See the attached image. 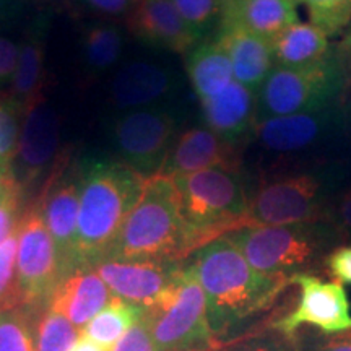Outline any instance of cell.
Wrapping results in <instances>:
<instances>
[{
	"instance_id": "cell-1",
	"label": "cell",
	"mask_w": 351,
	"mask_h": 351,
	"mask_svg": "<svg viewBox=\"0 0 351 351\" xmlns=\"http://www.w3.org/2000/svg\"><path fill=\"white\" fill-rule=\"evenodd\" d=\"M187 258L204 289L208 324L219 345L262 327L258 324L291 285L258 274L226 236L204 244Z\"/></svg>"
},
{
	"instance_id": "cell-2",
	"label": "cell",
	"mask_w": 351,
	"mask_h": 351,
	"mask_svg": "<svg viewBox=\"0 0 351 351\" xmlns=\"http://www.w3.org/2000/svg\"><path fill=\"white\" fill-rule=\"evenodd\" d=\"M145 181L119 160H91L80 166L75 271L95 269L104 261Z\"/></svg>"
},
{
	"instance_id": "cell-3",
	"label": "cell",
	"mask_w": 351,
	"mask_h": 351,
	"mask_svg": "<svg viewBox=\"0 0 351 351\" xmlns=\"http://www.w3.org/2000/svg\"><path fill=\"white\" fill-rule=\"evenodd\" d=\"M191 254L173 179L148 178L104 261H186Z\"/></svg>"
},
{
	"instance_id": "cell-4",
	"label": "cell",
	"mask_w": 351,
	"mask_h": 351,
	"mask_svg": "<svg viewBox=\"0 0 351 351\" xmlns=\"http://www.w3.org/2000/svg\"><path fill=\"white\" fill-rule=\"evenodd\" d=\"M225 236L258 274L289 283L298 275L324 270L328 254L341 245L328 221L245 226Z\"/></svg>"
},
{
	"instance_id": "cell-5",
	"label": "cell",
	"mask_w": 351,
	"mask_h": 351,
	"mask_svg": "<svg viewBox=\"0 0 351 351\" xmlns=\"http://www.w3.org/2000/svg\"><path fill=\"white\" fill-rule=\"evenodd\" d=\"M171 179L192 252L243 226L251 195L239 171L204 169Z\"/></svg>"
},
{
	"instance_id": "cell-6",
	"label": "cell",
	"mask_w": 351,
	"mask_h": 351,
	"mask_svg": "<svg viewBox=\"0 0 351 351\" xmlns=\"http://www.w3.org/2000/svg\"><path fill=\"white\" fill-rule=\"evenodd\" d=\"M339 181V174L330 169L269 179L251 195L241 228L327 221Z\"/></svg>"
},
{
	"instance_id": "cell-7",
	"label": "cell",
	"mask_w": 351,
	"mask_h": 351,
	"mask_svg": "<svg viewBox=\"0 0 351 351\" xmlns=\"http://www.w3.org/2000/svg\"><path fill=\"white\" fill-rule=\"evenodd\" d=\"M346 77L339 44L326 60L306 69L275 67L257 95V121L314 111L343 101Z\"/></svg>"
},
{
	"instance_id": "cell-8",
	"label": "cell",
	"mask_w": 351,
	"mask_h": 351,
	"mask_svg": "<svg viewBox=\"0 0 351 351\" xmlns=\"http://www.w3.org/2000/svg\"><path fill=\"white\" fill-rule=\"evenodd\" d=\"M145 315L155 351H217L221 346L208 324L204 289L187 261L169 296Z\"/></svg>"
},
{
	"instance_id": "cell-9",
	"label": "cell",
	"mask_w": 351,
	"mask_h": 351,
	"mask_svg": "<svg viewBox=\"0 0 351 351\" xmlns=\"http://www.w3.org/2000/svg\"><path fill=\"white\" fill-rule=\"evenodd\" d=\"M178 135V117L163 104L119 112L109 125L119 161L145 179L160 174Z\"/></svg>"
},
{
	"instance_id": "cell-10",
	"label": "cell",
	"mask_w": 351,
	"mask_h": 351,
	"mask_svg": "<svg viewBox=\"0 0 351 351\" xmlns=\"http://www.w3.org/2000/svg\"><path fill=\"white\" fill-rule=\"evenodd\" d=\"M16 276L21 304L44 311L60 283L59 258L39 204L21 215L16 230Z\"/></svg>"
},
{
	"instance_id": "cell-11",
	"label": "cell",
	"mask_w": 351,
	"mask_h": 351,
	"mask_svg": "<svg viewBox=\"0 0 351 351\" xmlns=\"http://www.w3.org/2000/svg\"><path fill=\"white\" fill-rule=\"evenodd\" d=\"M346 125L343 101L293 116L267 117L256 122L254 135L274 155H298L337 138Z\"/></svg>"
},
{
	"instance_id": "cell-12",
	"label": "cell",
	"mask_w": 351,
	"mask_h": 351,
	"mask_svg": "<svg viewBox=\"0 0 351 351\" xmlns=\"http://www.w3.org/2000/svg\"><path fill=\"white\" fill-rule=\"evenodd\" d=\"M184 261H103L95 267L114 298L145 311L160 306L178 285Z\"/></svg>"
},
{
	"instance_id": "cell-13",
	"label": "cell",
	"mask_w": 351,
	"mask_h": 351,
	"mask_svg": "<svg viewBox=\"0 0 351 351\" xmlns=\"http://www.w3.org/2000/svg\"><path fill=\"white\" fill-rule=\"evenodd\" d=\"M291 285L300 287V301L274 327L287 335H296L302 327H314L320 332L335 333L351 328L350 301L343 285L326 282L314 274L298 275Z\"/></svg>"
},
{
	"instance_id": "cell-14",
	"label": "cell",
	"mask_w": 351,
	"mask_h": 351,
	"mask_svg": "<svg viewBox=\"0 0 351 351\" xmlns=\"http://www.w3.org/2000/svg\"><path fill=\"white\" fill-rule=\"evenodd\" d=\"M59 114L43 95L38 96L23 112L19 147L12 163L13 176L21 192L26 186L36 182L44 171L49 169L59 150Z\"/></svg>"
},
{
	"instance_id": "cell-15",
	"label": "cell",
	"mask_w": 351,
	"mask_h": 351,
	"mask_svg": "<svg viewBox=\"0 0 351 351\" xmlns=\"http://www.w3.org/2000/svg\"><path fill=\"white\" fill-rule=\"evenodd\" d=\"M78 207H80V169L77 171V174L69 173L52 179L51 187L44 192L39 202L44 223L54 241L62 280L75 271Z\"/></svg>"
},
{
	"instance_id": "cell-16",
	"label": "cell",
	"mask_w": 351,
	"mask_h": 351,
	"mask_svg": "<svg viewBox=\"0 0 351 351\" xmlns=\"http://www.w3.org/2000/svg\"><path fill=\"white\" fill-rule=\"evenodd\" d=\"M178 90V77L169 65L135 59L121 65L109 86V103L116 111L161 106Z\"/></svg>"
},
{
	"instance_id": "cell-17",
	"label": "cell",
	"mask_w": 351,
	"mask_h": 351,
	"mask_svg": "<svg viewBox=\"0 0 351 351\" xmlns=\"http://www.w3.org/2000/svg\"><path fill=\"white\" fill-rule=\"evenodd\" d=\"M239 166L236 143L221 138L208 127H192L176 137L158 176L171 179L204 169L239 171Z\"/></svg>"
},
{
	"instance_id": "cell-18",
	"label": "cell",
	"mask_w": 351,
	"mask_h": 351,
	"mask_svg": "<svg viewBox=\"0 0 351 351\" xmlns=\"http://www.w3.org/2000/svg\"><path fill=\"white\" fill-rule=\"evenodd\" d=\"M129 32L145 44L178 54L200 43L171 0H137L129 15Z\"/></svg>"
},
{
	"instance_id": "cell-19",
	"label": "cell",
	"mask_w": 351,
	"mask_h": 351,
	"mask_svg": "<svg viewBox=\"0 0 351 351\" xmlns=\"http://www.w3.org/2000/svg\"><path fill=\"white\" fill-rule=\"evenodd\" d=\"M205 125L228 142L238 145L254 132L257 122V95L234 80L221 93L200 101Z\"/></svg>"
},
{
	"instance_id": "cell-20",
	"label": "cell",
	"mask_w": 351,
	"mask_h": 351,
	"mask_svg": "<svg viewBox=\"0 0 351 351\" xmlns=\"http://www.w3.org/2000/svg\"><path fill=\"white\" fill-rule=\"evenodd\" d=\"M213 41L225 51L241 85L257 91L275 69L271 41L231 25H218Z\"/></svg>"
},
{
	"instance_id": "cell-21",
	"label": "cell",
	"mask_w": 351,
	"mask_h": 351,
	"mask_svg": "<svg viewBox=\"0 0 351 351\" xmlns=\"http://www.w3.org/2000/svg\"><path fill=\"white\" fill-rule=\"evenodd\" d=\"M112 293L93 269L77 270L57 285L47 307L82 328L112 301Z\"/></svg>"
},
{
	"instance_id": "cell-22",
	"label": "cell",
	"mask_w": 351,
	"mask_h": 351,
	"mask_svg": "<svg viewBox=\"0 0 351 351\" xmlns=\"http://www.w3.org/2000/svg\"><path fill=\"white\" fill-rule=\"evenodd\" d=\"M296 0H225L219 25H231L274 41L300 21Z\"/></svg>"
},
{
	"instance_id": "cell-23",
	"label": "cell",
	"mask_w": 351,
	"mask_h": 351,
	"mask_svg": "<svg viewBox=\"0 0 351 351\" xmlns=\"http://www.w3.org/2000/svg\"><path fill=\"white\" fill-rule=\"evenodd\" d=\"M47 32H49V21L39 16L33 21L23 41L20 43L19 64L8 96L23 109V112L38 96H41Z\"/></svg>"
},
{
	"instance_id": "cell-24",
	"label": "cell",
	"mask_w": 351,
	"mask_h": 351,
	"mask_svg": "<svg viewBox=\"0 0 351 351\" xmlns=\"http://www.w3.org/2000/svg\"><path fill=\"white\" fill-rule=\"evenodd\" d=\"M335 44L311 23L291 25L271 41L275 67L306 69L326 60Z\"/></svg>"
},
{
	"instance_id": "cell-25",
	"label": "cell",
	"mask_w": 351,
	"mask_h": 351,
	"mask_svg": "<svg viewBox=\"0 0 351 351\" xmlns=\"http://www.w3.org/2000/svg\"><path fill=\"white\" fill-rule=\"evenodd\" d=\"M186 70L191 85L200 101L221 93L236 80L230 59L213 39L197 44L189 52Z\"/></svg>"
},
{
	"instance_id": "cell-26",
	"label": "cell",
	"mask_w": 351,
	"mask_h": 351,
	"mask_svg": "<svg viewBox=\"0 0 351 351\" xmlns=\"http://www.w3.org/2000/svg\"><path fill=\"white\" fill-rule=\"evenodd\" d=\"M124 33L117 25L93 23L85 28L80 54L86 77H98L117 65L124 52Z\"/></svg>"
},
{
	"instance_id": "cell-27",
	"label": "cell",
	"mask_w": 351,
	"mask_h": 351,
	"mask_svg": "<svg viewBox=\"0 0 351 351\" xmlns=\"http://www.w3.org/2000/svg\"><path fill=\"white\" fill-rule=\"evenodd\" d=\"M143 313V307L112 298V301L82 328V335L106 348H114L142 319Z\"/></svg>"
},
{
	"instance_id": "cell-28",
	"label": "cell",
	"mask_w": 351,
	"mask_h": 351,
	"mask_svg": "<svg viewBox=\"0 0 351 351\" xmlns=\"http://www.w3.org/2000/svg\"><path fill=\"white\" fill-rule=\"evenodd\" d=\"M41 313L26 306L0 313V351H36L34 330Z\"/></svg>"
},
{
	"instance_id": "cell-29",
	"label": "cell",
	"mask_w": 351,
	"mask_h": 351,
	"mask_svg": "<svg viewBox=\"0 0 351 351\" xmlns=\"http://www.w3.org/2000/svg\"><path fill=\"white\" fill-rule=\"evenodd\" d=\"M82 337V330L56 311L46 309L39 314L34 330L36 351H70Z\"/></svg>"
},
{
	"instance_id": "cell-30",
	"label": "cell",
	"mask_w": 351,
	"mask_h": 351,
	"mask_svg": "<svg viewBox=\"0 0 351 351\" xmlns=\"http://www.w3.org/2000/svg\"><path fill=\"white\" fill-rule=\"evenodd\" d=\"M306 7L311 25L326 36L343 34L351 23V0H296Z\"/></svg>"
},
{
	"instance_id": "cell-31",
	"label": "cell",
	"mask_w": 351,
	"mask_h": 351,
	"mask_svg": "<svg viewBox=\"0 0 351 351\" xmlns=\"http://www.w3.org/2000/svg\"><path fill=\"white\" fill-rule=\"evenodd\" d=\"M217 351H300V348L295 335H287L274 324H265L238 340L221 345Z\"/></svg>"
},
{
	"instance_id": "cell-32",
	"label": "cell",
	"mask_w": 351,
	"mask_h": 351,
	"mask_svg": "<svg viewBox=\"0 0 351 351\" xmlns=\"http://www.w3.org/2000/svg\"><path fill=\"white\" fill-rule=\"evenodd\" d=\"M189 28L199 39L219 25L225 0H171Z\"/></svg>"
},
{
	"instance_id": "cell-33",
	"label": "cell",
	"mask_w": 351,
	"mask_h": 351,
	"mask_svg": "<svg viewBox=\"0 0 351 351\" xmlns=\"http://www.w3.org/2000/svg\"><path fill=\"white\" fill-rule=\"evenodd\" d=\"M21 304L16 276V232L0 245V313Z\"/></svg>"
},
{
	"instance_id": "cell-34",
	"label": "cell",
	"mask_w": 351,
	"mask_h": 351,
	"mask_svg": "<svg viewBox=\"0 0 351 351\" xmlns=\"http://www.w3.org/2000/svg\"><path fill=\"white\" fill-rule=\"evenodd\" d=\"M23 109L10 96H0V165L10 166L19 147Z\"/></svg>"
},
{
	"instance_id": "cell-35",
	"label": "cell",
	"mask_w": 351,
	"mask_h": 351,
	"mask_svg": "<svg viewBox=\"0 0 351 351\" xmlns=\"http://www.w3.org/2000/svg\"><path fill=\"white\" fill-rule=\"evenodd\" d=\"M295 337L300 351H351V328L326 333L313 327H302Z\"/></svg>"
},
{
	"instance_id": "cell-36",
	"label": "cell",
	"mask_w": 351,
	"mask_h": 351,
	"mask_svg": "<svg viewBox=\"0 0 351 351\" xmlns=\"http://www.w3.org/2000/svg\"><path fill=\"white\" fill-rule=\"evenodd\" d=\"M327 221L339 232L341 244L351 243V184L337 191L328 210Z\"/></svg>"
},
{
	"instance_id": "cell-37",
	"label": "cell",
	"mask_w": 351,
	"mask_h": 351,
	"mask_svg": "<svg viewBox=\"0 0 351 351\" xmlns=\"http://www.w3.org/2000/svg\"><path fill=\"white\" fill-rule=\"evenodd\" d=\"M324 270L340 285H351V244H341L328 254Z\"/></svg>"
},
{
	"instance_id": "cell-38",
	"label": "cell",
	"mask_w": 351,
	"mask_h": 351,
	"mask_svg": "<svg viewBox=\"0 0 351 351\" xmlns=\"http://www.w3.org/2000/svg\"><path fill=\"white\" fill-rule=\"evenodd\" d=\"M114 351H155L145 313L142 319L122 337L119 343L114 346Z\"/></svg>"
},
{
	"instance_id": "cell-39",
	"label": "cell",
	"mask_w": 351,
	"mask_h": 351,
	"mask_svg": "<svg viewBox=\"0 0 351 351\" xmlns=\"http://www.w3.org/2000/svg\"><path fill=\"white\" fill-rule=\"evenodd\" d=\"M20 197L21 194H12L0 200V245L15 234L20 225Z\"/></svg>"
},
{
	"instance_id": "cell-40",
	"label": "cell",
	"mask_w": 351,
	"mask_h": 351,
	"mask_svg": "<svg viewBox=\"0 0 351 351\" xmlns=\"http://www.w3.org/2000/svg\"><path fill=\"white\" fill-rule=\"evenodd\" d=\"M20 44L0 34V88L12 85L19 64Z\"/></svg>"
},
{
	"instance_id": "cell-41",
	"label": "cell",
	"mask_w": 351,
	"mask_h": 351,
	"mask_svg": "<svg viewBox=\"0 0 351 351\" xmlns=\"http://www.w3.org/2000/svg\"><path fill=\"white\" fill-rule=\"evenodd\" d=\"M85 2L88 3V7L93 8L101 15L117 16L129 12L132 5L137 3V0H85Z\"/></svg>"
},
{
	"instance_id": "cell-42",
	"label": "cell",
	"mask_w": 351,
	"mask_h": 351,
	"mask_svg": "<svg viewBox=\"0 0 351 351\" xmlns=\"http://www.w3.org/2000/svg\"><path fill=\"white\" fill-rule=\"evenodd\" d=\"M21 194V189L16 182L10 166L0 165V200L12 194Z\"/></svg>"
},
{
	"instance_id": "cell-43",
	"label": "cell",
	"mask_w": 351,
	"mask_h": 351,
	"mask_svg": "<svg viewBox=\"0 0 351 351\" xmlns=\"http://www.w3.org/2000/svg\"><path fill=\"white\" fill-rule=\"evenodd\" d=\"M339 52L341 57V64H343L345 77H346V90L351 86V23L346 32L343 33V39L339 44Z\"/></svg>"
},
{
	"instance_id": "cell-44",
	"label": "cell",
	"mask_w": 351,
	"mask_h": 351,
	"mask_svg": "<svg viewBox=\"0 0 351 351\" xmlns=\"http://www.w3.org/2000/svg\"><path fill=\"white\" fill-rule=\"evenodd\" d=\"M19 12V0H0V28L10 23Z\"/></svg>"
},
{
	"instance_id": "cell-45",
	"label": "cell",
	"mask_w": 351,
	"mask_h": 351,
	"mask_svg": "<svg viewBox=\"0 0 351 351\" xmlns=\"http://www.w3.org/2000/svg\"><path fill=\"white\" fill-rule=\"evenodd\" d=\"M70 351H114V348H106V346L98 345L96 341L86 339V337L82 335Z\"/></svg>"
},
{
	"instance_id": "cell-46",
	"label": "cell",
	"mask_w": 351,
	"mask_h": 351,
	"mask_svg": "<svg viewBox=\"0 0 351 351\" xmlns=\"http://www.w3.org/2000/svg\"><path fill=\"white\" fill-rule=\"evenodd\" d=\"M348 90H351V86L348 88ZM345 111H346V109H345ZM346 112H351V96H350V104H348V111H346Z\"/></svg>"
}]
</instances>
